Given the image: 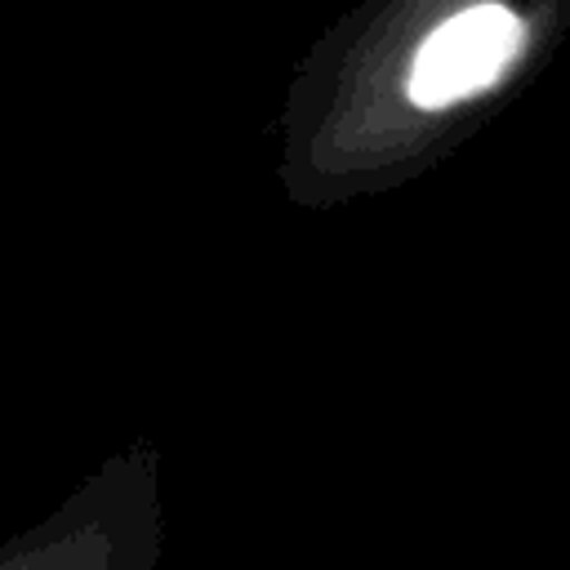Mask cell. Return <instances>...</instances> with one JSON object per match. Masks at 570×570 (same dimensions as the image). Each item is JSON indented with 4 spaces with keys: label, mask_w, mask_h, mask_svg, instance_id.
Masks as SVG:
<instances>
[{
    "label": "cell",
    "mask_w": 570,
    "mask_h": 570,
    "mask_svg": "<svg viewBox=\"0 0 570 570\" xmlns=\"http://www.w3.org/2000/svg\"><path fill=\"white\" fill-rule=\"evenodd\" d=\"M521 49V18L503 4H472L445 18L414 53L405 94L423 111L454 107L490 89Z\"/></svg>",
    "instance_id": "cell-1"
},
{
    "label": "cell",
    "mask_w": 570,
    "mask_h": 570,
    "mask_svg": "<svg viewBox=\"0 0 570 570\" xmlns=\"http://www.w3.org/2000/svg\"><path fill=\"white\" fill-rule=\"evenodd\" d=\"M0 570H116V530L98 490L71 494L45 521L0 543Z\"/></svg>",
    "instance_id": "cell-2"
}]
</instances>
